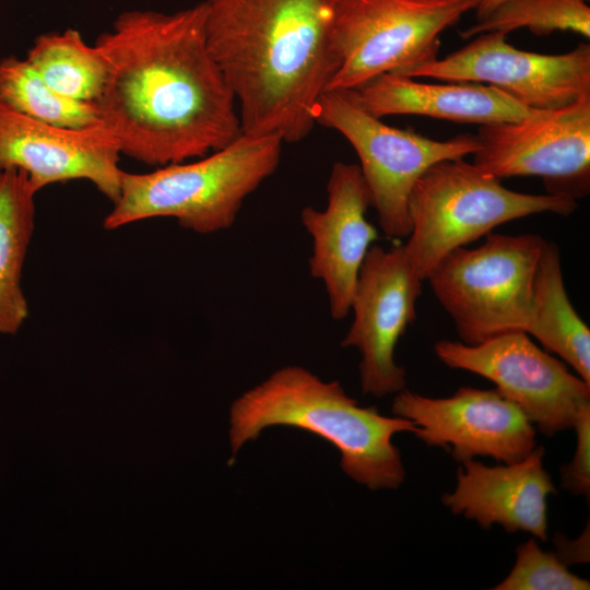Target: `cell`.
Listing matches in <instances>:
<instances>
[{
	"instance_id": "6da1fadb",
	"label": "cell",
	"mask_w": 590,
	"mask_h": 590,
	"mask_svg": "<svg viewBox=\"0 0 590 590\" xmlns=\"http://www.w3.org/2000/svg\"><path fill=\"white\" fill-rule=\"evenodd\" d=\"M205 3L121 12L95 45L109 74L95 102L120 154L164 166L205 156L241 134L236 101L205 38Z\"/></svg>"
},
{
	"instance_id": "7a4b0ae2",
	"label": "cell",
	"mask_w": 590,
	"mask_h": 590,
	"mask_svg": "<svg viewBox=\"0 0 590 590\" xmlns=\"http://www.w3.org/2000/svg\"><path fill=\"white\" fill-rule=\"evenodd\" d=\"M337 0H204L209 50L234 94L241 133L295 143L340 67Z\"/></svg>"
},
{
	"instance_id": "3957f363",
	"label": "cell",
	"mask_w": 590,
	"mask_h": 590,
	"mask_svg": "<svg viewBox=\"0 0 590 590\" xmlns=\"http://www.w3.org/2000/svg\"><path fill=\"white\" fill-rule=\"evenodd\" d=\"M273 425L293 426L323 438L339 450L344 473L373 491L397 489L403 483L405 470L392 437L416 428L404 417L385 416L375 406L358 405L339 381H322L299 366L278 369L233 402V458L246 441Z\"/></svg>"
},
{
	"instance_id": "277c9868",
	"label": "cell",
	"mask_w": 590,
	"mask_h": 590,
	"mask_svg": "<svg viewBox=\"0 0 590 590\" xmlns=\"http://www.w3.org/2000/svg\"><path fill=\"white\" fill-rule=\"evenodd\" d=\"M282 143L276 135L241 133L197 161L149 173L123 170L119 196L103 227L115 231L143 220L172 217L197 234L228 229L246 198L276 170Z\"/></svg>"
},
{
	"instance_id": "5b68a950",
	"label": "cell",
	"mask_w": 590,
	"mask_h": 590,
	"mask_svg": "<svg viewBox=\"0 0 590 590\" xmlns=\"http://www.w3.org/2000/svg\"><path fill=\"white\" fill-rule=\"evenodd\" d=\"M577 200L552 193L510 190L500 179L461 158L432 165L415 182L409 201L411 231L404 244L421 280L453 249L504 223L538 213L568 216Z\"/></svg>"
},
{
	"instance_id": "8992f818",
	"label": "cell",
	"mask_w": 590,
	"mask_h": 590,
	"mask_svg": "<svg viewBox=\"0 0 590 590\" xmlns=\"http://www.w3.org/2000/svg\"><path fill=\"white\" fill-rule=\"evenodd\" d=\"M544 244L538 234L489 233L480 246L453 249L432 268L425 281L459 341L472 345L526 331Z\"/></svg>"
},
{
	"instance_id": "52a82bcc",
	"label": "cell",
	"mask_w": 590,
	"mask_h": 590,
	"mask_svg": "<svg viewBox=\"0 0 590 590\" xmlns=\"http://www.w3.org/2000/svg\"><path fill=\"white\" fill-rule=\"evenodd\" d=\"M315 119L351 143L379 225L396 239L410 234L409 201L417 179L439 161L473 155L480 149L476 134L440 141L386 125L359 104L354 90H327Z\"/></svg>"
},
{
	"instance_id": "ba28073f",
	"label": "cell",
	"mask_w": 590,
	"mask_h": 590,
	"mask_svg": "<svg viewBox=\"0 0 590 590\" xmlns=\"http://www.w3.org/2000/svg\"><path fill=\"white\" fill-rule=\"evenodd\" d=\"M481 0H337L340 67L328 90H356L437 58L439 37Z\"/></svg>"
},
{
	"instance_id": "9c48e42d",
	"label": "cell",
	"mask_w": 590,
	"mask_h": 590,
	"mask_svg": "<svg viewBox=\"0 0 590 590\" xmlns=\"http://www.w3.org/2000/svg\"><path fill=\"white\" fill-rule=\"evenodd\" d=\"M434 351L446 366L492 381L548 437L573 428L578 415L590 406V384L526 332H508L472 345L440 340Z\"/></svg>"
},
{
	"instance_id": "30bf717a",
	"label": "cell",
	"mask_w": 590,
	"mask_h": 590,
	"mask_svg": "<svg viewBox=\"0 0 590 590\" xmlns=\"http://www.w3.org/2000/svg\"><path fill=\"white\" fill-rule=\"evenodd\" d=\"M473 164L498 179L538 176L547 193L579 199L590 184V94L515 121L482 125Z\"/></svg>"
},
{
	"instance_id": "8fae6325",
	"label": "cell",
	"mask_w": 590,
	"mask_h": 590,
	"mask_svg": "<svg viewBox=\"0 0 590 590\" xmlns=\"http://www.w3.org/2000/svg\"><path fill=\"white\" fill-rule=\"evenodd\" d=\"M422 283L404 244L369 248L351 302L353 321L341 342V346L355 347L362 355L364 394L381 398L405 389L406 373L394 361V350L415 320Z\"/></svg>"
},
{
	"instance_id": "7c38bea8",
	"label": "cell",
	"mask_w": 590,
	"mask_h": 590,
	"mask_svg": "<svg viewBox=\"0 0 590 590\" xmlns=\"http://www.w3.org/2000/svg\"><path fill=\"white\" fill-rule=\"evenodd\" d=\"M404 75L487 84L528 108L548 110L590 94V46L580 43L569 52L544 55L514 47L503 32H488Z\"/></svg>"
},
{
	"instance_id": "4fadbf2b",
	"label": "cell",
	"mask_w": 590,
	"mask_h": 590,
	"mask_svg": "<svg viewBox=\"0 0 590 590\" xmlns=\"http://www.w3.org/2000/svg\"><path fill=\"white\" fill-rule=\"evenodd\" d=\"M391 409L415 424L414 434L426 446L441 447L461 463L476 457L514 463L536 447L533 424L496 389L461 387L447 398L403 389Z\"/></svg>"
},
{
	"instance_id": "5bb4252c",
	"label": "cell",
	"mask_w": 590,
	"mask_h": 590,
	"mask_svg": "<svg viewBox=\"0 0 590 590\" xmlns=\"http://www.w3.org/2000/svg\"><path fill=\"white\" fill-rule=\"evenodd\" d=\"M120 155L101 127H58L0 104V170L24 172L36 193L52 184L83 179L114 203L123 172Z\"/></svg>"
},
{
	"instance_id": "9a60e30c",
	"label": "cell",
	"mask_w": 590,
	"mask_h": 590,
	"mask_svg": "<svg viewBox=\"0 0 590 590\" xmlns=\"http://www.w3.org/2000/svg\"><path fill=\"white\" fill-rule=\"evenodd\" d=\"M327 205L305 206L300 221L311 237L309 270L326 288L330 315L344 319L364 259L378 238L367 221L370 194L357 164L335 162L327 182Z\"/></svg>"
},
{
	"instance_id": "2e32d148",
	"label": "cell",
	"mask_w": 590,
	"mask_h": 590,
	"mask_svg": "<svg viewBox=\"0 0 590 590\" xmlns=\"http://www.w3.org/2000/svg\"><path fill=\"white\" fill-rule=\"evenodd\" d=\"M544 453L539 446L520 461L494 467L467 460L458 469L455 489L441 502L484 529L497 523L508 533L523 531L546 541V499L556 487L544 468Z\"/></svg>"
},
{
	"instance_id": "e0dca14e",
	"label": "cell",
	"mask_w": 590,
	"mask_h": 590,
	"mask_svg": "<svg viewBox=\"0 0 590 590\" xmlns=\"http://www.w3.org/2000/svg\"><path fill=\"white\" fill-rule=\"evenodd\" d=\"M354 91L359 104L378 118L420 115L482 126L520 120L539 111L487 84L421 82L397 73L381 74Z\"/></svg>"
},
{
	"instance_id": "ac0fdd59",
	"label": "cell",
	"mask_w": 590,
	"mask_h": 590,
	"mask_svg": "<svg viewBox=\"0 0 590 590\" xmlns=\"http://www.w3.org/2000/svg\"><path fill=\"white\" fill-rule=\"evenodd\" d=\"M547 352L590 384V329L570 303L565 288L558 246L545 240L533 285L530 318L524 331Z\"/></svg>"
},
{
	"instance_id": "d6986e66",
	"label": "cell",
	"mask_w": 590,
	"mask_h": 590,
	"mask_svg": "<svg viewBox=\"0 0 590 590\" xmlns=\"http://www.w3.org/2000/svg\"><path fill=\"white\" fill-rule=\"evenodd\" d=\"M35 196L24 172L0 170V337L17 333L30 315L22 274L35 228Z\"/></svg>"
},
{
	"instance_id": "ffe728a7",
	"label": "cell",
	"mask_w": 590,
	"mask_h": 590,
	"mask_svg": "<svg viewBox=\"0 0 590 590\" xmlns=\"http://www.w3.org/2000/svg\"><path fill=\"white\" fill-rule=\"evenodd\" d=\"M25 59L52 90L80 102L95 103L109 74L101 48L73 28L39 35Z\"/></svg>"
},
{
	"instance_id": "44dd1931",
	"label": "cell",
	"mask_w": 590,
	"mask_h": 590,
	"mask_svg": "<svg viewBox=\"0 0 590 590\" xmlns=\"http://www.w3.org/2000/svg\"><path fill=\"white\" fill-rule=\"evenodd\" d=\"M0 104L49 125L88 129L99 127L95 103L80 102L52 90L26 59L0 60Z\"/></svg>"
},
{
	"instance_id": "7402d4cb",
	"label": "cell",
	"mask_w": 590,
	"mask_h": 590,
	"mask_svg": "<svg viewBox=\"0 0 590 590\" xmlns=\"http://www.w3.org/2000/svg\"><path fill=\"white\" fill-rule=\"evenodd\" d=\"M522 27L538 35L570 31L589 38L590 7L583 0H505L460 35L468 39L482 33L508 34Z\"/></svg>"
},
{
	"instance_id": "603a6c76",
	"label": "cell",
	"mask_w": 590,
	"mask_h": 590,
	"mask_svg": "<svg viewBox=\"0 0 590 590\" xmlns=\"http://www.w3.org/2000/svg\"><path fill=\"white\" fill-rule=\"evenodd\" d=\"M516 562L494 590H588L590 582L573 573L555 552H545L530 539L516 551Z\"/></svg>"
},
{
	"instance_id": "cb8c5ba5",
	"label": "cell",
	"mask_w": 590,
	"mask_h": 590,
	"mask_svg": "<svg viewBox=\"0 0 590 590\" xmlns=\"http://www.w3.org/2000/svg\"><path fill=\"white\" fill-rule=\"evenodd\" d=\"M573 428L576 432V450L569 463L560 469L563 487L574 495L590 494V406L577 417Z\"/></svg>"
},
{
	"instance_id": "d4e9b609",
	"label": "cell",
	"mask_w": 590,
	"mask_h": 590,
	"mask_svg": "<svg viewBox=\"0 0 590 590\" xmlns=\"http://www.w3.org/2000/svg\"><path fill=\"white\" fill-rule=\"evenodd\" d=\"M589 523L576 540H568L559 533L555 535V553L566 566L589 562Z\"/></svg>"
},
{
	"instance_id": "484cf974",
	"label": "cell",
	"mask_w": 590,
	"mask_h": 590,
	"mask_svg": "<svg viewBox=\"0 0 590 590\" xmlns=\"http://www.w3.org/2000/svg\"><path fill=\"white\" fill-rule=\"evenodd\" d=\"M505 0H481L475 9L476 21L487 16L496 7H498Z\"/></svg>"
},
{
	"instance_id": "4316f807",
	"label": "cell",
	"mask_w": 590,
	"mask_h": 590,
	"mask_svg": "<svg viewBox=\"0 0 590 590\" xmlns=\"http://www.w3.org/2000/svg\"><path fill=\"white\" fill-rule=\"evenodd\" d=\"M583 1L589 2V0H583Z\"/></svg>"
}]
</instances>
